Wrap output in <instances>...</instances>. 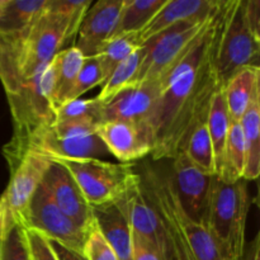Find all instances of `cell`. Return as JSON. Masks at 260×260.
Listing matches in <instances>:
<instances>
[{
  "mask_svg": "<svg viewBox=\"0 0 260 260\" xmlns=\"http://www.w3.org/2000/svg\"><path fill=\"white\" fill-rule=\"evenodd\" d=\"M168 177L185 215L207 228L216 175L205 173L184 152H179L173 159L172 173Z\"/></svg>",
  "mask_w": 260,
  "mask_h": 260,
  "instance_id": "9",
  "label": "cell"
},
{
  "mask_svg": "<svg viewBox=\"0 0 260 260\" xmlns=\"http://www.w3.org/2000/svg\"><path fill=\"white\" fill-rule=\"evenodd\" d=\"M42 183L53 203L68 217L88 233L95 228L90 205L86 202L75 179L65 167L51 160Z\"/></svg>",
  "mask_w": 260,
  "mask_h": 260,
  "instance_id": "12",
  "label": "cell"
},
{
  "mask_svg": "<svg viewBox=\"0 0 260 260\" xmlns=\"http://www.w3.org/2000/svg\"><path fill=\"white\" fill-rule=\"evenodd\" d=\"M85 56L75 47L70 46L58 51L52 58L53 91L52 106L56 109L68 102L78 74L80 73Z\"/></svg>",
  "mask_w": 260,
  "mask_h": 260,
  "instance_id": "19",
  "label": "cell"
},
{
  "mask_svg": "<svg viewBox=\"0 0 260 260\" xmlns=\"http://www.w3.org/2000/svg\"><path fill=\"white\" fill-rule=\"evenodd\" d=\"M25 236L29 248L30 260H57L45 236L30 229H25Z\"/></svg>",
  "mask_w": 260,
  "mask_h": 260,
  "instance_id": "33",
  "label": "cell"
},
{
  "mask_svg": "<svg viewBox=\"0 0 260 260\" xmlns=\"http://www.w3.org/2000/svg\"><path fill=\"white\" fill-rule=\"evenodd\" d=\"M157 96V81L128 85L104 104L103 122L123 121L145 127Z\"/></svg>",
  "mask_w": 260,
  "mask_h": 260,
  "instance_id": "13",
  "label": "cell"
},
{
  "mask_svg": "<svg viewBox=\"0 0 260 260\" xmlns=\"http://www.w3.org/2000/svg\"><path fill=\"white\" fill-rule=\"evenodd\" d=\"M182 152H184L190 161L201 170L207 174L216 175L215 154L206 119L194 127Z\"/></svg>",
  "mask_w": 260,
  "mask_h": 260,
  "instance_id": "27",
  "label": "cell"
},
{
  "mask_svg": "<svg viewBox=\"0 0 260 260\" xmlns=\"http://www.w3.org/2000/svg\"><path fill=\"white\" fill-rule=\"evenodd\" d=\"M94 222L118 260H132V231L126 216L114 202L91 207Z\"/></svg>",
  "mask_w": 260,
  "mask_h": 260,
  "instance_id": "17",
  "label": "cell"
},
{
  "mask_svg": "<svg viewBox=\"0 0 260 260\" xmlns=\"http://www.w3.org/2000/svg\"><path fill=\"white\" fill-rule=\"evenodd\" d=\"M93 3L90 0H48V8L62 15L68 22L66 42H73L86 12Z\"/></svg>",
  "mask_w": 260,
  "mask_h": 260,
  "instance_id": "29",
  "label": "cell"
},
{
  "mask_svg": "<svg viewBox=\"0 0 260 260\" xmlns=\"http://www.w3.org/2000/svg\"><path fill=\"white\" fill-rule=\"evenodd\" d=\"M140 46L141 43L139 42V33H124L107 40L96 50L95 55H93L101 65L104 81L108 79L116 66L135 52Z\"/></svg>",
  "mask_w": 260,
  "mask_h": 260,
  "instance_id": "25",
  "label": "cell"
},
{
  "mask_svg": "<svg viewBox=\"0 0 260 260\" xmlns=\"http://www.w3.org/2000/svg\"><path fill=\"white\" fill-rule=\"evenodd\" d=\"M122 7L123 0H99L90 5L74 45L85 57L95 55L96 50L113 36Z\"/></svg>",
  "mask_w": 260,
  "mask_h": 260,
  "instance_id": "14",
  "label": "cell"
},
{
  "mask_svg": "<svg viewBox=\"0 0 260 260\" xmlns=\"http://www.w3.org/2000/svg\"><path fill=\"white\" fill-rule=\"evenodd\" d=\"M206 123H207L211 141H212L213 154H215L216 177H217L221 172V167H222L223 152H225L229 129H230L231 124L228 107H226L225 98H223L222 86H218L215 93H213L212 98H211Z\"/></svg>",
  "mask_w": 260,
  "mask_h": 260,
  "instance_id": "21",
  "label": "cell"
},
{
  "mask_svg": "<svg viewBox=\"0 0 260 260\" xmlns=\"http://www.w3.org/2000/svg\"><path fill=\"white\" fill-rule=\"evenodd\" d=\"M103 103L94 99H74L58 107L55 122H84L98 126L103 122Z\"/></svg>",
  "mask_w": 260,
  "mask_h": 260,
  "instance_id": "28",
  "label": "cell"
},
{
  "mask_svg": "<svg viewBox=\"0 0 260 260\" xmlns=\"http://www.w3.org/2000/svg\"><path fill=\"white\" fill-rule=\"evenodd\" d=\"M132 260H167L154 246L132 234Z\"/></svg>",
  "mask_w": 260,
  "mask_h": 260,
  "instance_id": "34",
  "label": "cell"
},
{
  "mask_svg": "<svg viewBox=\"0 0 260 260\" xmlns=\"http://www.w3.org/2000/svg\"><path fill=\"white\" fill-rule=\"evenodd\" d=\"M210 19L178 23L142 43L145 56L131 85L159 81L192 47Z\"/></svg>",
  "mask_w": 260,
  "mask_h": 260,
  "instance_id": "7",
  "label": "cell"
},
{
  "mask_svg": "<svg viewBox=\"0 0 260 260\" xmlns=\"http://www.w3.org/2000/svg\"><path fill=\"white\" fill-rule=\"evenodd\" d=\"M51 159L40 152L27 150L17 161L9 164L10 179L0 201L17 225L25 229L28 210L36 190L42 183Z\"/></svg>",
  "mask_w": 260,
  "mask_h": 260,
  "instance_id": "8",
  "label": "cell"
},
{
  "mask_svg": "<svg viewBox=\"0 0 260 260\" xmlns=\"http://www.w3.org/2000/svg\"><path fill=\"white\" fill-rule=\"evenodd\" d=\"M241 260H260V235L256 234L255 238L245 245L243 259Z\"/></svg>",
  "mask_w": 260,
  "mask_h": 260,
  "instance_id": "36",
  "label": "cell"
},
{
  "mask_svg": "<svg viewBox=\"0 0 260 260\" xmlns=\"http://www.w3.org/2000/svg\"><path fill=\"white\" fill-rule=\"evenodd\" d=\"M25 229L37 231L48 240L81 254L89 235L53 203L43 183L30 201Z\"/></svg>",
  "mask_w": 260,
  "mask_h": 260,
  "instance_id": "10",
  "label": "cell"
},
{
  "mask_svg": "<svg viewBox=\"0 0 260 260\" xmlns=\"http://www.w3.org/2000/svg\"><path fill=\"white\" fill-rule=\"evenodd\" d=\"M48 0H5L0 12V32L23 33L43 14Z\"/></svg>",
  "mask_w": 260,
  "mask_h": 260,
  "instance_id": "22",
  "label": "cell"
},
{
  "mask_svg": "<svg viewBox=\"0 0 260 260\" xmlns=\"http://www.w3.org/2000/svg\"><path fill=\"white\" fill-rule=\"evenodd\" d=\"M95 135L108 152L122 162H132L151 152L149 134L142 126L123 121H106L96 126Z\"/></svg>",
  "mask_w": 260,
  "mask_h": 260,
  "instance_id": "15",
  "label": "cell"
},
{
  "mask_svg": "<svg viewBox=\"0 0 260 260\" xmlns=\"http://www.w3.org/2000/svg\"><path fill=\"white\" fill-rule=\"evenodd\" d=\"M12 222H13V218L8 215L4 205H3V202L0 201V234H2V236H4L8 226H9Z\"/></svg>",
  "mask_w": 260,
  "mask_h": 260,
  "instance_id": "37",
  "label": "cell"
},
{
  "mask_svg": "<svg viewBox=\"0 0 260 260\" xmlns=\"http://www.w3.org/2000/svg\"><path fill=\"white\" fill-rule=\"evenodd\" d=\"M245 169V141L240 122H231L223 152L222 167L217 178L226 183L243 179Z\"/></svg>",
  "mask_w": 260,
  "mask_h": 260,
  "instance_id": "24",
  "label": "cell"
},
{
  "mask_svg": "<svg viewBox=\"0 0 260 260\" xmlns=\"http://www.w3.org/2000/svg\"><path fill=\"white\" fill-rule=\"evenodd\" d=\"M69 170L90 207L119 200L140 178L132 162L99 159H51Z\"/></svg>",
  "mask_w": 260,
  "mask_h": 260,
  "instance_id": "6",
  "label": "cell"
},
{
  "mask_svg": "<svg viewBox=\"0 0 260 260\" xmlns=\"http://www.w3.org/2000/svg\"><path fill=\"white\" fill-rule=\"evenodd\" d=\"M222 0H168L146 27L139 32L144 43L162 30L182 22H206L215 15Z\"/></svg>",
  "mask_w": 260,
  "mask_h": 260,
  "instance_id": "16",
  "label": "cell"
},
{
  "mask_svg": "<svg viewBox=\"0 0 260 260\" xmlns=\"http://www.w3.org/2000/svg\"><path fill=\"white\" fill-rule=\"evenodd\" d=\"M101 84H104V76L98 60L95 58V56L85 57L80 73L78 74V78H76L73 89L69 94L68 102L79 99V96L83 95L85 91L90 90L94 86L101 85Z\"/></svg>",
  "mask_w": 260,
  "mask_h": 260,
  "instance_id": "31",
  "label": "cell"
},
{
  "mask_svg": "<svg viewBox=\"0 0 260 260\" xmlns=\"http://www.w3.org/2000/svg\"><path fill=\"white\" fill-rule=\"evenodd\" d=\"M48 243H50L51 249H52V251L55 253L57 260H86L85 256H84L81 253L71 250V249L61 245V244L56 243V241L48 240Z\"/></svg>",
  "mask_w": 260,
  "mask_h": 260,
  "instance_id": "35",
  "label": "cell"
},
{
  "mask_svg": "<svg viewBox=\"0 0 260 260\" xmlns=\"http://www.w3.org/2000/svg\"><path fill=\"white\" fill-rule=\"evenodd\" d=\"M144 56L145 48L141 45L135 52H132L128 57L124 58L119 65L116 66V69L112 71L108 79L104 81L103 89L99 93V95L96 96V99L101 103L106 104L112 98H114L122 89L131 85L135 76H136L137 70H139L140 65H141Z\"/></svg>",
  "mask_w": 260,
  "mask_h": 260,
  "instance_id": "26",
  "label": "cell"
},
{
  "mask_svg": "<svg viewBox=\"0 0 260 260\" xmlns=\"http://www.w3.org/2000/svg\"><path fill=\"white\" fill-rule=\"evenodd\" d=\"M222 3L192 47L157 81L159 96L145 123L154 160L174 159L194 127L207 118L211 98L221 86L215 52Z\"/></svg>",
  "mask_w": 260,
  "mask_h": 260,
  "instance_id": "1",
  "label": "cell"
},
{
  "mask_svg": "<svg viewBox=\"0 0 260 260\" xmlns=\"http://www.w3.org/2000/svg\"><path fill=\"white\" fill-rule=\"evenodd\" d=\"M4 2L5 0H0V12H2V8H3V5H4Z\"/></svg>",
  "mask_w": 260,
  "mask_h": 260,
  "instance_id": "38",
  "label": "cell"
},
{
  "mask_svg": "<svg viewBox=\"0 0 260 260\" xmlns=\"http://www.w3.org/2000/svg\"><path fill=\"white\" fill-rule=\"evenodd\" d=\"M168 0H123L121 15L113 36L139 33L167 4Z\"/></svg>",
  "mask_w": 260,
  "mask_h": 260,
  "instance_id": "23",
  "label": "cell"
},
{
  "mask_svg": "<svg viewBox=\"0 0 260 260\" xmlns=\"http://www.w3.org/2000/svg\"><path fill=\"white\" fill-rule=\"evenodd\" d=\"M141 182L150 203L164 225L174 260H222L208 229L185 215L169 177L147 170L141 177Z\"/></svg>",
  "mask_w": 260,
  "mask_h": 260,
  "instance_id": "2",
  "label": "cell"
},
{
  "mask_svg": "<svg viewBox=\"0 0 260 260\" xmlns=\"http://www.w3.org/2000/svg\"><path fill=\"white\" fill-rule=\"evenodd\" d=\"M259 76V66H245L236 71L222 85L231 122H240L251 102L260 94Z\"/></svg>",
  "mask_w": 260,
  "mask_h": 260,
  "instance_id": "18",
  "label": "cell"
},
{
  "mask_svg": "<svg viewBox=\"0 0 260 260\" xmlns=\"http://www.w3.org/2000/svg\"><path fill=\"white\" fill-rule=\"evenodd\" d=\"M116 203L126 216L134 235L154 246L167 260H174L164 225L142 187L141 175Z\"/></svg>",
  "mask_w": 260,
  "mask_h": 260,
  "instance_id": "11",
  "label": "cell"
},
{
  "mask_svg": "<svg viewBox=\"0 0 260 260\" xmlns=\"http://www.w3.org/2000/svg\"><path fill=\"white\" fill-rule=\"evenodd\" d=\"M2 240H3V238L0 236V255H2Z\"/></svg>",
  "mask_w": 260,
  "mask_h": 260,
  "instance_id": "39",
  "label": "cell"
},
{
  "mask_svg": "<svg viewBox=\"0 0 260 260\" xmlns=\"http://www.w3.org/2000/svg\"><path fill=\"white\" fill-rule=\"evenodd\" d=\"M249 200L246 180L226 183L216 177L207 229L222 260H241L246 245Z\"/></svg>",
  "mask_w": 260,
  "mask_h": 260,
  "instance_id": "5",
  "label": "cell"
},
{
  "mask_svg": "<svg viewBox=\"0 0 260 260\" xmlns=\"http://www.w3.org/2000/svg\"><path fill=\"white\" fill-rule=\"evenodd\" d=\"M260 2L223 0L215 52L221 86L245 66H259Z\"/></svg>",
  "mask_w": 260,
  "mask_h": 260,
  "instance_id": "3",
  "label": "cell"
},
{
  "mask_svg": "<svg viewBox=\"0 0 260 260\" xmlns=\"http://www.w3.org/2000/svg\"><path fill=\"white\" fill-rule=\"evenodd\" d=\"M96 126L84 122H53L30 134L19 144L8 142L3 155L8 165L17 161L27 150L50 159H98L108 154L95 135Z\"/></svg>",
  "mask_w": 260,
  "mask_h": 260,
  "instance_id": "4",
  "label": "cell"
},
{
  "mask_svg": "<svg viewBox=\"0 0 260 260\" xmlns=\"http://www.w3.org/2000/svg\"><path fill=\"white\" fill-rule=\"evenodd\" d=\"M245 141L244 180H256L260 174V94L254 98L240 119Z\"/></svg>",
  "mask_w": 260,
  "mask_h": 260,
  "instance_id": "20",
  "label": "cell"
},
{
  "mask_svg": "<svg viewBox=\"0 0 260 260\" xmlns=\"http://www.w3.org/2000/svg\"><path fill=\"white\" fill-rule=\"evenodd\" d=\"M83 255L86 260H118L112 246L107 243L98 229L95 228L89 233L86 243L84 245Z\"/></svg>",
  "mask_w": 260,
  "mask_h": 260,
  "instance_id": "32",
  "label": "cell"
},
{
  "mask_svg": "<svg viewBox=\"0 0 260 260\" xmlns=\"http://www.w3.org/2000/svg\"><path fill=\"white\" fill-rule=\"evenodd\" d=\"M0 260H30L25 229L14 221L8 226L3 236Z\"/></svg>",
  "mask_w": 260,
  "mask_h": 260,
  "instance_id": "30",
  "label": "cell"
}]
</instances>
